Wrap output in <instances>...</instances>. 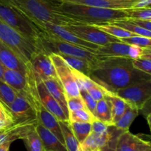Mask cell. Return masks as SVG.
I'll return each instance as SVG.
<instances>
[{
  "label": "cell",
  "mask_w": 151,
  "mask_h": 151,
  "mask_svg": "<svg viewBox=\"0 0 151 151\" xmlns=\"http://www.w3.org/2000/svg\"><path fill=\"white\" fill-rule=\"evenodd\" d=\"M11 142H5L0 145V151H9Z\"/></svg>",
  "instance_id": "cell-46"
},
{
  "label": "cell",
  "mask_w": 151,
  "mask_h": 151,
  "mask_svg": "<svg viewBox=\"0 0 151 151\" xmlns=\"http://www.w3.org/2000/svg\"><path fill=\"white\" fill-rule=\"evenodd\" d=\"M132 65L136 69L151 75V49L139 59H132Z\"/></svg>",
  "instance_id": "cell-34"
},
{
  "label": "cell",
  "mask_w": 151,
  "mask_h": 151,
  "mask_svg": "<svg viewBox=\"0 0 151 151\" xmlns=\"http://www.w3.org/2000/svg\"><path fill=\"white\" fill-rule=\"evenodd\" d=\"M106 97L109 99L111 105V124L112 126H114L125 112L127 103L122 98L114 93H110L106 96Z\"/></svg>",
  "instance_id": "cell-25"
},
{
  "label": "cell",
  "mask_w": 151,
  "mask_h": 151,
  "mask_svg": "<svg viewBox=\"0 0 151 151\" xmlns=\"http://www.w3.org/2000/svg\"><path fill=\"white\" fill-rule=\"evenodd\" d=\"M80 92V96L82 98L83 101L85 103L87 109L93 113L94 115V110H95L96 105H97V102L94 100L92 97L91 96V95L88 93L86 90H79Z\"/></svg>",
  "instance_id": "cell-39"
},
{
  "label": "cell",
  "mask_w": 151,
  "mask_h": 151,
  "mask_svg": "<svg viewBox=\"0 0 151 151\" xmlns=\"http://www.w3.org/2000/svg\"><path fill=\"white\" fill-rule=\"evenodd\" d=\"M130 44L119 41L111 42L103 46H100L96 50L95 54L98 60L109 58H129L128 50ZM130 59V58H129Z\"/></svg>",
  "instance_id": "cell-16"
},
{
  "label": "cell",
  "mask_w": 151,
  "mask_h": 151,
  "mask_svg": "<svg viewBox=\"0 0 151 151\" xmlns=\"http://www.w3.org/2000/svg\"><path fill=\"white\" fill-rule=\"evenodd\" d=\"M12 124H13V123L11 122V121H7V120L5 119H1L0 118V131H1L3 130H5L6 128L11 126Z\"/></svg>",
  "instance_id": "cell-44"
},
{
  "label": "cell",
  "mask_w": 151,
  "mask_h": 151,
  "mask_svg": "<svg viewBox=\"0 0 151 151\" xmlns=\"http://www.w3.org/2000/svg\"><path fill=\"white\" fill-rule=\"evenodd\" d=\"M3 72H4V67L0 63V79L3 80Z\"/></svg>",
  "instance_id": "cell-47"
},
{
  "label": "cell",
  "mask_w": 151,
  "mask_h": 151,
  "mask_svg": "<svg viewBox=\"0 0 151 151\" xmlns=\"http://www.w3.org/2000/svg\"><path fill=\"white\" fill-rule=\"evenodd\" d=\"M120 1H136V0H120Z\"/></svg>",
  "instance_id": "cell-49"
},
{
  "label": "cell",
  "mask_w": 151,
  "mask_h": 151,
  "mask_svg": "<svg viewBox=\"0 0 151 151\" xmlns=\"http://www.w3.org/2000/svg\"><path fill=\"white\" fill-rule=\"evenodd\" d=\"M115 130L114 126H109V131L106 134H98L91 131L86 139L80 144L81 151H91L106 146L114 134Z\"/></svg>",
  "instance_id": "cell-19"
},
{
  "label": "cell",
  "mask_w": 151,
  "mask_h": 151,
  "mask_svg": "<svg viewBox=\"0 0 151 151\" xmlns=\"http://www.w3.org/2000/svg\"><path fill=\"white\" fill-rule=\"evenodd\" d=\"M88 77L114 94L119 89L142 80L151 79L150 74L133 67L132 59L122 57L99 60L93 65Z\"/></svg>",
  "instance_id": "cell-1"
},
{
  "label": "cell",
  "mask_w": 151,
  "mask_h": 151,
  "mask_svg": "<svg viewBox=\"0 0 151 151\" xmlns=\"http://www.w3.org/2000/svg\"><path fill=\"white\" fill-rule=\"evenodd\" d=\"M0 63L4 68L26 74L27 64H25L11 49L0 41Z\"/></svg>",
  "instance_id": "cell-15"
},
{
  "label": "cell",
  "mask_w": 151,
  "mask_h": 151,
  "mask_svg": "<svg viewBox=\"0 0 151 151\" xmlns=\"http://www.w3.org/2000/svg\"><path fill=\"white\" fill-rule=\"evenodd\" d=\"M0 41L11 49L25 64L29 63L35 53L43 51L36 43L27 38L1 19Z\"/></svg>",
  "instance_id": "cell-5"
},
{
  "label": "cell",
  "mask_w": 151,
  "mask_h": 151,
  "mask_svg": "<svg viewBox=\"0 0 151 151\" xmlns=\"http://www.w3.org/2000/svg\"><path fill=\"white\" fill-rule=\"evenodd\" d=\"M110 24H112V25H116V26L119 27V28H122V29L128 31V32L134 34V35H138L141 36H145L147 37V38H151L150 30L143 29V28L131 23V22L127 20L126 18L125 19H118V20L114 21L113 22H111Z\"/></svg>",
  "instance_id": "cell-28"
},
{
  "label": "cell",
  "mask_w": 151,
  "mask_h": 151,
  "mask_svg": "<svg viewBox=\"0 0 151 151\" xmlns=\"http://www.w3.org/2000/svg\"><path fill=\"white\" fill-rule=\"evenodd\" d=\"M63 27L79 38L99 46H103L111 42L121 41L119 38L106 33L94 25L78 23Z\"/></svg>",
  "instance_id": "cell-9"
},
{
  "label": "cell",
  "mask_w": 151,
  "mask_h": 151,
  "mask_svg": "<svg viewBox=\"0 0 151 151\" xmlns=\"http://www.w3.org/2000/svg\"><path fill=\"white\" fill-rule=\"evenodd\" d=\"M34 73H35V80H36L37 91H38V96H39L40 102L42 104L43 106L49 112L54 115L58 121H66V120H68V118L63 113L61 107L59 105V104L53 98V96L50 94L46 86L44 85V82L35 74V72H34Z\"/></svg>",
  "instance_id": "cell-13"
},
{
  "label": "cell",
  "mask_w": 151,
  "mask_h": 151,
  "mask_svg": "<svg viewBox=\"0 0 151 151\" xmlns=\"http://www.w3.org/2000/svg\"><path fill=\"white\" fill-rule=\"evenodd\" d=\"M66 62L68 65L71 68L76 70L83 73L85 75H89V73L92 68L93 65L87 61L83 59H80L78 57H73V56H66L63 54H58Z\"/></svg>",
  "instance_id": "cell-27"
},
{
  "label": "cell",
  "mask_w": 151,
  "mask_h": 151,
  "mask_svg": "<svg viewBox=\"0 0 151 151\" xmlns=\"http://www.w3.org/2000/svg\"><path fill=\"white\" fill-rule=\"evenodd\" d=\"M36 26L49 36L57 40L70 43L74 45L78 46L82 48L88 50L92 53H95L96 50L99 48L100 46L92 44L91 42L85 41L82 38H79L72 33L69 32L63 26L61 25H54L51 23H39Z\"/></svg>",
  "instance_id": "cell-8"
},
{
  "label": "cell",
  "mask_w": 151,
  "mask_h": 151,
  "mask_svg": "<svg viewBox=\"0 0 151 151\" xmlns=\"http://www.w3.org/2000/svg\"><path fill=\"white\" fill-rule=\"evenodd\" d=\"M41 80L44 82V85L46 86L50 94L53 96V98L57 101L59 105L61 107L63 113L68 118L69 110H68L67 102H66V93L58 79L55 78L45 77V78H41Z\"/></svg>",
  "instance_id": "cell-21"
},
{
  "label": "cell",
  "mask_w": 151,
  "mask_h": 151,
  "mask_svg": "<svg viewBox=\"0 0 151 151\" xmlns=\"http://www.w3.org/2000/svg\"><path fill=\"white\" fill-rule=\"evenodd\" d=\"M74 135L80 144L82 143L91 132V124L88 122H69Z\"/></svg>",
  "instance_id": "cell-30"
},
{
  "label": "cell",
  "mask_w": 151,
  "mask_h": 151,
  "mask_svg": "<svg viewBox=\"0 0 151 151\" xmlns=\"http://www.w3.org/2000/svg\"><path fill=\"white\" fill-rule=\"evenodd\" d=\"M35 128L42 142L45 151H67L66 146L39 121L35 124Z\"/></svg>",
  "instance_id": "cell-20"
},
{
  "label": "cell",
  "mask_w": 151,
  "mask_h": 151,
  "mask_svg": "<svg viewBox=\"0 0 151 151\" xmlns=\"http://www.w3.org/2000/svg\"><path fill=\"white\" fill-rule=\"evenodd\" d=\"M32 70L39 78H57L55 69L50 56L44 51H39L35 53L30 62Z\"/></svg>",
  "instance_id": "cell-14"
},
{
  "label": "cell",
  "mask_w": 151,
  "mask_h": 151,
  "mask_svg": "<svg viewBox=\"0 0 151 151\" xmlns=\"http://www.w3.org/2000/svg\"><path fill=\"white\" fill-rule=\"evenodd\" d=\"M60 1L73 3L83 5L93 6L101 8L125 10L132 7L136 1H120V0H59Z\"/></svg>",
  "instance_id": "cell-17"
},
{
  "label": "cell",
  "mask_w": 151,
  "mask_h": 151,
  "mask_svg": "<svg viewBox=\"0 0 151 151\" xmlns=\"http://www.w3.org/2000/svg\"><path fill=\"white\" fill-rule=\"evenodd\" d=\"M91 151H101V150H100V148H98V149H94V150H92Z\"/></svg>",
  "instance_id": "cell-48"
},
{
  "label": "cell",
  "mask_w": 151,
  "mask_h": 151,
  "mask_svg": "<svg viewBox=\"0 0 151 151\" xmlns=\"http://www.w3.org/2000/svg\"><path fill=\"white\" fill-rule=\"evenodd\" d=\"M100 150H101V151H116L115 150V147L114 145L110 144H107L106 146L100 148Z\"/></svg>",
  "instance_id": "cell-45"
},
{
  "label": "cell",
  "mask_w": 151,
  "mask_h": 151,
  "mask_svg": "<svg viewBox=\"0 0 151 151\" xmlns=\"http://www.w3.org/2000/svg\"><path fill=\"white\" fill-rule=\"evenodd\" d=\"M13 124H33L38 122L37 113L29 102L24 96L18 94L9 106Z\"/></svg>",
  "instance_id": "cell-11"
},
{
  "label": "cell",
  "mask_w": 151,
  "mask_h": 151,
  "mask_svg": "<svg viewBox=\"0 0 151 151\" xmlns=\"http://www.w3.org/2000/svg\"><path fill=\"white\" fill-rule=\"evenodd\" d=\"M139 110L135 107L132 106L131 105L127 104L126 108L122 114V116L120 117L117 122L115 124L114 127L119 130L125 131V130H128L130 126L132 124L133 121L136 118V117L138 115Z\"/></svg>",
  "instance_id": "cell-26"
},
{
  "label": "cell",
  "mask_w": 151,
  "mask_h": 151,
  "mask_svg": "<svg viewBox=\"0 0 151 151\" xmlns=\"http://www.w3.org/2000/svg\"><path fill=\"white\" fill-rule=\"evenodd\" d=\"M30 19L35 25L39 23H51L66 26L78 24L65 16L58 9L59 0H7Z\"/></svg>",
  "instance_id": "cell-2"
},
{
  "label": "cell",
  "mask_w": 151,
  "mask_h": 151,
  "mask_svg": "<svg viewBox=\"0 0 151 151\" xmlns=\"http://www.w3.org/2000/svg\"><path fill=\"white\" fill-rule=\"evenodd\" d=\"M128 17L151 21V8L126 9Z\"/></svg>",
  "instance_id": "cell-36"
},
{
  "label": "cell",
  "mask_w": 151,
  "mask_h": 151,
  "mask_svg": "<svg viewBox=\"0 0 151 151\" xmlns=\"http://www.w3.org/2000/svg\"><path fill=\"white\" fill-rule=\"evenodd\" d=\"M96 28H99L101 30L104 31L106 33L114 37H116L117 38H127L133 36L134 34L131 33L128 31L122 29V28H119L112 24H103V25H93Z\"/></svg>",
  "instance_id": "cell-32"
},
{
  "label": "cell",
  "mask_w": 151,
  "mask_h": 151,
  "mask_svg": "<svg viewBox=\"0 0 151 151\" xmlns=\"http://www.w3.org/2000/svg\"><path fill=\"white\" fill-rule=\"evenodd\" d=\"M35 126L31 127L23 139L27 151H45L42 142L35 130Z\"/></svg>",
  "instance_id": "cell-29"
},
{
  "label": "cell",
  "mask_w": 151,
  "mask_h": 151,
  "mask_svg": "<svg viewBox=\"0 0 151 151\" xmlns=\"http://www.w3.org/2000/svg\"><path fill=\"white\" fill-rule=\"evenodd\" d=\"M151 148L150 141H146L138 135H134L129 130L122 132L115 144L116 151H145Z\"/></svg>",
  "instance_id": "cell-12"
},
{
  "label": "cell",
  "mask_w": 151,
  "mask_h": 151,
  "mask_svg": "<svg viewBox=\"0 0 151 151\" xmlns=\"http://www.w3.org/2000/svg\"><path fill=\"white\" fill-rule=\"evenodd\" d=\"M58 9L63 14L75 22L86 25L110 24L118 19L128 18L125 10L101 8L93 6L83 5L60 1Z\"/></svg>",
  "instance_id": "cell-3"
},
{
  "label": "cell",
  "mask_w": 151,
  "mask_h": 151,
  "mask_svg": "<svg viewBox=\"0 0 151 151\" xmlns=\"http://www.w3.org/2000/svg\"><path fill=\"white\" fill-rule=\"evenodd\" d=\"M151 0H137L131 8H151Z\"/></svg>",
  "instance_id": "cell-43"
},
{
  "label": "cell",
  "mask_w": 151,
  "mask_h": 151,
  "mask_svg": "<svg viewBox=\"0 0 151 151\" xmlns=\"http://www.w3.org/2000/svg\"><path fill=\"white\" fill-rule=\"evenodd\" d=\"M145 151H151V148H149V149H147V150H146Z\"/></svg>",
  "instance_id": "cell-50"
},
{
  "label": "cell",
  "mask_w": 151,
  "mask_h": 151,
  "mask_svg": "<svg viewBox=\"0 0 151 151\" xmlns=\"http://www.w3.org/2000/svg\"><path fill=\"white\" fill-rule=\"evenodd\" d=\"M37 118H38V121H39L44 127L51 131L64 144V141H63L61 129L59 124V121L54 115L49 112L43 106L42 104H40L38 107Z\"/></svg>",
  "instance_id": "cell-18"
},
{
  "label": "cell",
  "mask_w": 151,
  "mask_h": 151,
  "mask_svg": "<svg viewBox=\"0 0 151 151\" xmlns=\"http://www.w3.org/2000/svg\"><path fill=\"white\" fill-rule=\"evenodd\" d=\"M96 119L95 116L87 108L71 111L68 116L69 122H88L91 124Z\"/></svg>",
  "instance_id": "cell-31"
},
{
  "label": "cell",
  "mask_w": 151,
  "mask_h": 151,
  "mask_svg": "<svg viewBox=\"0 0 151 151\" xmlns=\"http://www.w3.org/2000/svg\"><path fill=\"white\" fill-rule=\"evenodd\" d=\"M37 44L43 51L48 55L50 53H56L78 57L87 61L92 65H95L99 61L95 53H92L89 50L70 43L53 38L43 32L40 35Z\"/></svg>",
  "instance_id": "cell-6"
},
{
  "label": "cell",
  "mask_w": 151,
  "mask_h": 151,
  "mask_svg": "<svg viewBox=\"0 0 151 151\" xmlns=\"http://www.w3.org/2000/svg\"><path fill=\"white\" fill-rule=\"evenodd\" d=\"M127 20L131 22V23L143 28V29L151 31V21L150 20H145V19H133V18H126Z\"/></svg>",
  "instance_id": "cell-42"
},
{
  "label": "cell",
  "mask_w": 151,
  "mask_h": 151,
  "mask_svg": "<svg viewBox=\"0 0 151 151\" xmlns=\"http://www.w3.org/2000/svg\"><path fill=\"white\" fill-rule=\"evenodd\" d=\"M49 56L55 67L58 79L64 89L66 98L79 96V89L72 73V68L59 55L50 53Z\"/></svg>",
  "instance_id": "cell-10"
},
{
  "label": "cell",
  "mask_w": 151,
  "mask_h": 151,
  "mask_svg": "<svg viewBox=\"0 0 151 151\" xmlns=\"http://www.w3.org/2000/svg\"><path fill=\"white\" fill-rule=\"evenodd\" d=\"M0 19L37 44L42 31L7 0H0Z\"/></svg>",
  "instance_id": "cell-4"
},
{
  "label": "cell",
  "mask_w": 151,
  "mask_h": 151,
  "mask_svg": "<svg viewBox=\"0 0 151 151\" xmlns=\"http://www.w3.org/2000/svg\"><path fill=\"white\" fill-rule=\"evenodd\" d=\"M94 115L97 119L112 126L111 105L110 101L106 96L104 99L97 102Z\"/></svg>",
  "instance_id": "cell-24"
},
{
  "label": "cell",
  "mask_w": 151,
  "mask_h": 151,
  "mask_svg": "<svg viewBox=\"0 0 151 151\" xmlns=\"http://www.w3.org/2000/svg\"><path fill=\"white\" fill-rule=\"evenodd\" d=\"M88 93L91 95V97L94 99L95 101L98 102V101L101 100V99H104L106 96L109 95L110 92L108 91L107 90L104 88L103 87L100 86V84H98L97 83H94L91 87L87 90Z\"/></svg>",
  "instance_id": "cell-37"
},
{
  "label": "cell",
  "mask_w": 151,
  "mask_h": 151,
  "mask_svg": "<svg viewBox=\"0 0 151 151\" xmlns=\"http://www.w3.org/2000/svg\"><path fill=\"white\" fill-rule=\"evenodd\" d=\"M3 80L12 87L18 94H22L27 84L26 74H23L14 70L4 68Z\"/></svg>",
  "instance_id": "cell-22"
},
{
  "label": "cell",
  "mask_w": 151,
  "mask_h": 151,
  "mask_svg": "<svg viewBox=\"0 0 151 151\" xmlns=\"http://www.w3.org/2000/svg\"><path fill=\"white\" fill-rule=\"evenodd\" d=\"M66 102H67L69 113L71 112V111L77 110L87 108L81 96H74V97H67L66 98Z\"/></svg>",
  "instance_id": "cell-38"
},
{
  "label": "cell",
  "mask_w": 151,
  "mask_h": 151,
  "mask_svg": "<svg viewBox=\"0 0 151 151\" xmlns=\"http://www.w3.org/2000/svg\"><path fill=\"white\" fill-rule=\"evenodd\" d=\"M109 124L96 119L91 123V131L98 134H106L109 131Z\"/></svg>",
  "instance_id": "cell-41"
},
{
  "label": "cell",
  "mask_w": 151,
  "mask_h": 151,
  "mask_svg": "<svg viewBox=\"0 0 151 151\" xmlns=\"http://www.w3.org/2000/svg\"><path fill=\"white\" fill-rule=\"evenodd\" d=\"M127 104L141 110L145 105L150 101L151 79H145L119 89L115 93Z\"/></svg>",
  "instance_id": "cell-7"
},
{
  "label": "cell",
  "mask_w": 151,
  "mask_h": 151,
  "mask_svg": "<svg viewBox=\"0 0 151 151\" xmlns=\"http://www.w3.org/2000/svg\"><path fill=\"white\" fill-rule=\"evenodd\" d=\"M18 93L4 80L0 79V102L9 108V106L14 101Z\"/></svg>",
  "instance_id": "cell-33"
},
{
  "label": "cell",
  "mask_w": 151,
  "mask_h": 151,
  "mask_svg": "<svg viewBox=\"0 0 151 151\" xmlns=\"http://www.w3.org/2000/svg\"><path fill=\"white\" fill-rule=\"evenodd\" d=\"M59 124L67 151H81V144L72 132L69 120L59 121Z\"/></svg>",
  "instance_id": "cell-23"
},
{
  "label": "cell",
  "mask_w": 151,
  "mask_h": 151,
  "mask_svg": "<svg viewBox=\"0 0 151 151\" xmlns=\"http://www.w3.org/2000/svg\"><path fill=\"white\" fill-rule=\"evenodd\" d=\"M150 49L151 47H141L137 45H130L129 50H128V56L131 59H139L146 51Z\"/></svg>",
  "instance_id": "cell-40"
},
{
  "label": "cell",
  "mask_w": 151,
  "mask_h": 151,
  "mask_svg": "<svg viewBox=\"0 0 151 151\" xmlns=\"http://www.w3.org/2000/svg\"><path fill=\"white\" fill-rule=\"evenodd\" d=\"M122 42L130 45H137L141 47H151V38L141 36L138 35H133L127 38H119Z\"/></svg>",
  "instance_id": "cell-35"
}]
</instances>
